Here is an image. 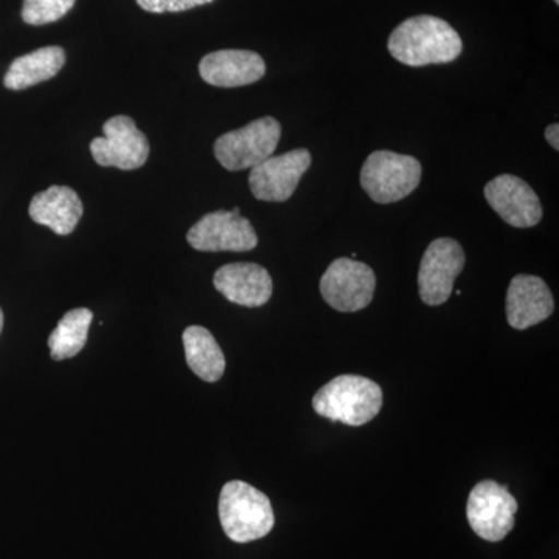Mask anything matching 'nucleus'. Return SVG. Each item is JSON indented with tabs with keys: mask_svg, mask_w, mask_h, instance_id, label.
<instances>
[{
	"mask_svg": "<svg viewBox=\"0 0 559 559\" xmlns=\"http://www.w3.org/2000/svg\"><path fill=\"white\" fill-rule=\"evenodd\" d=\"M311 162V153L305 148L267 157L257 167L250 168V191L259 201H288L305 173L310 170Z\"/></svg>",
	"mask_w": 559,
	"mask_h": 559,
	"instance_id": "9b49d317",
	"label": "nucleus"
},
{
	"mask_svg": "<svg viewBox=\"0 0 559 559\" xmlns=\"http://www.w3.org/2000/svg\"><path fill=\"white\" fill-rule=\"evenodd\" d=\"M465 252L459 241L439 238L430 242L418 271L419 297L429 307H440L450 299L455 278L465 267Z\"/></svg>",
	"mask_w": 559,
	"mask_h": 559,
	"instance_id": "9d476101",
	"label": "nucleus"
},
{
	"mask_svg": "<svg viewBox=\"0 0 559 559\" xmlns=\"http://www.w3.org/2000/svg\"><path fill=\"white\" fill-rule=\"evenodd\" d=\"M92 319L94 314L87 308H75L66 312L49 337L51 359L66 360L79 355L86 345Z\"/></svg>",
	"mask_w": 559,
	"mask_h": 559,
	"instance_id": "6ab92c4d",
	"label": "nucleus"
},
{
	"mask_svg": "<svg viewBox=\"0 0 559 559\" xmlns=\"http://www.w3.org/2000/svg\"><path fill=\"white\" fill-rule=\"evenodd\" d=\"M421 180V164L393 151H374L364 162L360 186L378 204H392L414 193Z\"/></svg>",
	"mask_w": 559,
	"mask_h": 559,
	"instance_id": "20e7f679",
	"label": "nucleus"
},
{
	"mask_svg": "<svg viewBox=\"0 0 559 559\" xmlns=\"http://www.w3.org/2000/svg\"><path fill=\"white\" fill-rule=\"evenodd\" d=\"M546 140L555 151H559V124L551 123L546 130Z\"/></svg>",
	"mask_w": 559,
	"mask_h": 559,
	"instance_id": "4be33fe9",
	"label": "nucleus"
},
{
	"mask_svg": "<svg viewBox=\"0 0 559 559\" xmlns=\"http://www.w3.org/2000/svg\"><path fill=\"white\" fill-rule=\"evenodd\" d=\"M83 202L70 187L51 186L32 200L31 218L55 234L66 237L79 226L83 216Z\"/></svg>",
	"mask_w": 559,
	"mask_h": 559,
	"instance_id": "dca6fc26",
	"label": "nucleus"
},
{
	"mask_svg": "<svg viewBox=\"0 0 559 559\" xmlns=\"http://www.w3.org/2000/svg\"><path fill=\"white\" fill-rule=\"evenodd\" d=\"M312 407L316 414L330 421L362 426L380 414L382 390L369 378L342 374L316 393Z\"/></svg>",
	"mask_w": 559,
	"mask_h": 559,
	"instance_id": "f03ea898",
	"label": "nucleus"
},
{
	"mask_svg": "<svg viewBox=\"0 0 559 559\" xmlns=\"http://www.w3.org/2000/svg\"><path fill=\"white\" fill-rule=\"evenodd\" d=\"M377 289V275L366 263L337 259L320 278V294L333 310L358 312L369 307Z\"/></svg>",
	"mask_w": 559,
	"mask_h": 559,
	"instance_id": "0eeeda50",
	"label": "nucleus"
},
{
	"mask_svg": "<svg viewBox=\"0 0 559 559\" xmlns=\"http://www.w3.org/2000/svg\"><path fill=\"white\" fill-rule=\"evenodd\" d=\"M266 73L263 58L250 50H218L200 62L201 79L215 87H241L257 83Z\"/></svg>",
	"mask_w": 559,
	"mask_h": 559,
	"instance_id": "2eb2a0df",
	"label": "nucleus"
},
{
	"mask_svg": "<svg viewBox=\"0 0 559 559\" xmlns=\"http://www.w3.org/2000/svg\"><path fill=\"white\" fill-rule=\"evenodd\" d=\"M459 33L436 16H415L401 22L389 38V51L401 64L425 68L448 64L462 55Z\"/></svg>",
	"mask_w": 559,
	"mask_h": 559,
	"instance_id": "f257e3e1",
	"label": "nucleus"
},
{
	"mask_svg": "<svg viewBox=\"0 0 559 559\" xmlns=\"http://www.w3.org/2000/svg\"><path fill=\"white\" fill-rule=\"evenodd\" d=\"M282 127L274 117L250 121L245 128L226 132L213 146L215 157L226 170L241 171L257 167L277 150Z\"/></svg>",
	"mask_w": 559,
	"mask_h": 559,
	"instance_id": "39448f33",
	"label": "nucleus"
},
{
	"mask_svg": "<svg viewBox=\"0 0 559 559\" xmlns=\"http://www.w3.org/2000/svg\"><path fill=\"white\" fill-rule=\"evenodd\" d=\"M187 241L200 252H249L259 245V237L237 207L202 216L187 234Z\"/></svg>",
	"mask_w": 559,
	"mask_h": 559,
	"instance_id": "1a4fd4ad",
	"label": "nucleus"
},
{
	"mask_svg": "<svg viewBox=\"0 0 559 559\" xmlns=\"http://www.w3.org/2000/svg\"><path fill=\"white\" fill-rule=\"evenodd\" d=\"M140 9L148 11V13H180L197 9V7L207 5L213 0H135Z\"/></svg>",
	"mask_w": 559,
	"mask_h": 559,
	"instance_id": "412c9836",
	"label": "nucleus"
},
{
	"mask_svg": "<svg viewBox=\"0 0 559 559\" xmlns=\"http://www.w3.org/2000/svg\"><path fill=\"white\" fill-rule=\"evenodd\" d=\"M64 64L66 51L61 47H43L11 62L3 84L10 91L28 90L44 81L55 79Z\"/></svg>",
	"mask_w": 559,
	"mask_h": 559,
	"instance_id": "f3484780",
	"label": "nucleus"
},
{
	"mask_svg": "<svg viewBox=\"0 0 559 559\" xmlns=\"http://www.w3.org/2000/svg\"><path fill=\"white\" fill-rule=\"evenodd\" d=\"M187 364L197 377L205 382H216L226 371V358L218 342L204 326L191 325L183 331Z\"/></svg>",
	"mask_w": 559,
	"mask_h": 559,
	"instance_id": "a211bd4d",
	"label": "nucleus"
},
{
	"mask_svg": "<svg viewBox=\"0 0 559 559\" xmlns=\"http://www.w3.org/2000/svg\"><path fill=\"white\" fill-rule=\"evenodd\" d=\"M549 286L536 275L520 274L507 290V319L514 330H527L554 314Z\"/></svg>",
	"mask_w": 559,
	"mask_h": 559,
	"instance_id": "ddd939ff",
	"label": "nucleus"
},
{
	"mask_svg": "<svg viewBox=\"0 0 559 559\" xmlns=\"http://www.w3.org/2000/svg\"><path fill=\"white\" fill-rule=\"evenodd\" d=\"M219 521L227 538L234 543H252L274 528L271 500L260 489L241 480L224 485L219 495Z\"/></svg>",
	"mask_w": 559,
	"mask_h": 559,
	"instance_id": "7ed1b4c3",
	"label": "nucleus"
},
{
	"mask_svg": "<svg viewBox=\"0 0 559 559\" xmlns=\"http://www.w3.org/2000/svg\"><path fill=\"white\" fill-rule=\"evenodd\" d=\"M103 138L91 142V153L100 167L139 170L150 156V142L128 116H116L103 124Z\"/></svg>",
	"mask_w": 559,
	"mask_h": 559,
	"instance_id": "6e6552de",
	"label": "nucleus"
},
{
	"mask_svg": "<svg viewBox=\"0 0 559 559\" xmlns=\"http://www.w3.org/2000/svg\"><path fill=\"white\" fill-rule=\"evenodd\" d=\"M484 191L488 204L510 226L528 229L543 219L538 194L518 176L500 175L489 180Z\"/></svg>",
	"mask_w": 559,
	"mask_h": 559,
	"instance_id": "f8f14e48",
	"label": "nucleus"
},
{
	"mask_svg": "<svg viewBox=\"0 0 559 559\" xmlns=\"http://www.w3.org/2000/svg\"><path fill=\"white\" fill-rule=\"evenodd\" d=\"M3 330V312L0 310V333H2Z\"/></svg>",
	"mask_w": 559,
	"mask_h": 559,
	"instance_id": "5701e85b",
	"label": "nucleus"
},
{
	"mask_svg": "<svg viewBox=\"0 0 559 559\" xmlns=\"http://www.w3.org/2000/svg\"><path fill=\"white\" fill-rule=\"evenodd\" d=\"M213 285L231 304L246 308L263 307L274 289L270 272L255 263H230L219 267Z\"/></svg>",
	"mask_w": 559,
	"mask_h": 559,
	"instance_id": "4468645a",
	"label": "nucleus"
},
{
	"mask_svg": "<svg viewBox=\"0 0 559 559\" xmlns=\"http://www.w3.org/2000/svg\"><path fill=\"white\" fill-rule=\"evenodd\" d=\"M75 5V0H24L22 20L28 25H46L60 21Z\"/></svg>",
	"mask_w": 559,
	"mask_h": 559,
	"instance_id": "aec40b11",
	"label": "nucleus"
},
{
	"mask_svg": "<svg viewBox=\"0 0 559 559\" xmlns=\"http://www.w3.org/2000/svg\"><path fill=\"white\" fill-rule=\"evenodd\" d=\"M518 500L507 485L495 480L479 481L469 492L466 516L471 528L479 538L499 543L514 527Z\"/></svg>",
	"mask_w": 559,
	"mask_h": 559,
	"instance_id": "423d86ee",
	"label": "nucleus"
},
{
	"mask_svg": "<svg viewBox=\"0 0 559 559\" xmlns=\"http://www.w3.org/2000/svg\"><path fill=\"white\" fill-rule=\"evenodd\" d=\"M555 3H557V5H558V3H559V0H555Z\"/></svg>",
	"mask_w": 559,
	"mask_h": 559,
	"instance_id": "b1692460",
	"label": "nucleus"
}]
</instances>
